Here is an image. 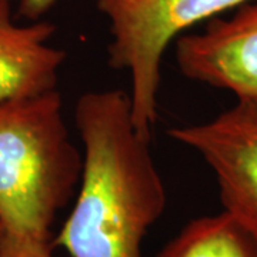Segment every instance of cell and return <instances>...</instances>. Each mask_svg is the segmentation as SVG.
Here are the masks:
<instances>
[{
	"instance_id": "cell-3",
	"label": "cell",
	"mask_w": 257,
	"mask_h": 257,
	"mask_svg": "<svg viewBox=\"0 0 257 257\" xmlns=\"http://www.w3.org/2000/svg\"><path fill=\"white\" fill-rule=\"evenodd\" d=\"M251 0H96L110 30L109 64L130 74L132 113L138 130L150 138L157 119L162 60L167 46L204 20Z\"/></svg>"
},
{
	"instance_id": "cell-6",
	"label": "cell",
	"mask_w": 257,
	"mask_h": 257,
	"mask_svg": "<svg viewBox=\"0 0 257 257\" xmlns=\"http://www.w3.org/2000/svg\"><path fill=\"white\" fill-rule=\"evenodd\" d=\"M55 32L50 22L18 25L0 5V103L56 90L66 52L47 43Z\"/></svg>"
},
{
	"instance_id": "cell-8",
	"label": "cell",
	"mask_w": 257,
	"mask_h": 257,
	"mask_svg": "<svg viewBox=\"0 0 257 257\" xmlns=\"http://www.w3.org/2000/svg\"><path fill=\"white\" fill-rule=\"evenodd\" d=\"M50 240L12 233L0 227V257H55Z\"/></svg>"
},
{
	"instance_id": "cell-2",
	"label": "cell",
	"mask_w": 257,
	"mask_h": 257,
	"mask_svg": "<svg viewBox=\"0 0 257 257\" xmlns=\"http://www.w3.org/2000/svg\"><path fill=\"white\" fill-rule=\"evenodd\" d=\"M82 172L57 89L0 103V227L50 240Z\"/></svg>"
},
{
	"instance_id": "cell-7",
	"label": "cell",
	"mask_w": 257,
	"mask_h": 257,
	"mask_svg": "<svg viewBox=\"0 0 257 257\" xmlns=\"http://www.w3.org/2000/svg\"><path fill=\"white\" fill-rule=\"evenodd\" d=\"M155 257H257V241L223 210L189 221Z\"/></svg>"
},
{
	"instance_id": "cell-9",
	"label": "cell",
	"mask_w": 257,
	"mask_h": 257,
	"mask_svg": "<svg viewBox=\"0 0 257 257\" xmlns=\"http://www.w3.org/2000/svg\"><path fill=\"white\" fill-rule=\"evenodd\" d=\"M12 0H0V5H10ZM57 0H20L19 2V15L29 20L37 22L42 15L55 5Z\"/></svg>"
},
{
	"instance_id": "cell-1",
	"label": "cell",
	"mask_w": 257,
	"mask_h": 257,
	"mask_svg": "<svg viewBox=\"0 0 257 257\" xmlns=\"http://www.w3.org/2000/svg\"><path fill=\"white\" fill-rule=\"evenodd\" d=\"M74 123L83 146L82 179L53 244L72 257H142L143 240L167 197L150 138L135 124L130 93H83Z\"/></svg>"
},
{
	"instance_id": "cell-4",
	"label": "cell",
	"mask_w": 257,
	"mask_h": 257,
	"mask_svg": "<svg viewBox=\"0 0 257 257\" xmlns=\"http://www.w3.org/2000/svg\"><path fill=\"white\" fill-rule=\"evenodd\" d=\"M167 135L202 157L217 182L223 210L257 241V97L236 99L213 119Z\"/></svg>"
},
{
	"instance_id": "cell-5",
	"label": "cell",
	"mask_w": 257,
	"mask_h": 257,
	"mask_svg": "<svg viewBox=\"0 0 257 257\" xmlns=\"http://www.w3.org/2000/svg\"><path fill=\"white\" fill-rule=\"evenodd\" d=\"M176 62L184 77L233 93L257 97V0L230 18H213L202 32L176 40Z\"/></svg>"
}]
</instances>
